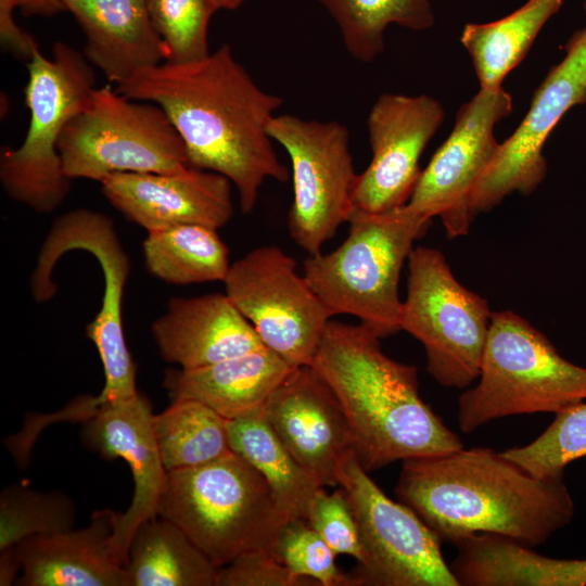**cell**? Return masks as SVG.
Returning <instances> with one entry per match:
<instances>
[{
	"label": "cell",
	"mask_w": 586,
	"mask_h": 586,
	"mask_svg": "<svg viewBox=\"0 0 586 586\" xmlns=\"http://www.w3.org/2000/svg\"><path fill=\"white\" fill-rule=\"evenodd\" d=\"M395 494L442 542L454 545L495 533L534 548L575 514L564 474L533 476L488 447L404 460Z\"/></svg>",
	"instance_id": "cell-2"
},
{
	"label": "cell",
	"mask_w": 586,
	"mask_h": 586,
	"mask_svg": "<svg viewBox=\"0 0 586 586\" xmlns=\"http://www.w3.org/2000/svg\"><path fill=\"white\" fill-rule=\"evenodd\" d=\"M316 585L295 576L270 550L245 552L218 569L216 586Z\"/></svg>",
	"instance_id": "cell-36"
},
{
	"label": "cell",
	"mask_w": 586,
	"mask_h": 586,
	"mask_svg": "<svg viewBox=\"0 0 586 586\" xmlns=\"http://www.w3.org/2000/svg\"><path fill=\"white\" fill-rule=\"evenodd\" d=\"M17 0H0V42L4 51L27 63L39 49L35 38L15 22Z\"/></svg>",
	"instance_id": "cell-37"
},
{
	"label": "cell",
	"mask_w": 586,
	"mask_h": 586,
	"mask_svg": "<svg viewBox=\"0 0 586 586\" xmlns=\"http://www.w3.org/2000/svg\"><path fill=\"white\" fill-rule=\"evenodd\" d=\"M64 174L101 182L116 173L169 174L190 167L184 143L165 111L111 85L95 88L58 143Z\"/></svg>",
	"instance_id": "cell-8"
},
{
	"label": "cell",
	"mask_w": 586,
	"mask_h": 586,
	"mask_svg": "<svg viewBox=\"0 0 586 586\" xmlns=\"http://www.w3.org/2000/svg\"><path fill=\"white\" fill-rule=\"evenodd\" d=\"M295 367L265 347L195 369H168L163 385L171 400L190 398L226 420L260 411Z\"/></svg>",
	"instance_id": "cell-23"
},
{
	"label": "cell",
	"mask_w": 586,
	"mask_h": 586,
	"mask_svg": "<svg viewBox=\"0 0 586 586\" xmlns=\"http://www.w3.org/2000/svg\"><path fill=\"white\" fill-rule=\"evenodd\" d=\"M86 38L84 54L110 82L165 60L146 0H62Z\"/></svg>",
	"instance_id": "cell-22"
},
{
	"label": "cell",
	"mask_w": 586,
	"mask_h": 586,
	"mask_svg": "<svg viewBox=\"0 0 586 586\" xmlns=\"http://www.w3.org/2000/svg\"><path fill=\"white\" fill-rule=\"evenodd\" d=\"M272 553L297 577L313 578L321 586H347V574L336 565V555L306 519L285 522Z\"/></svg>",
	"instance_id": "cell-34"
},
{
	"label": "cell",
	"mask_w": 586,
	"mask_h": 586,
	"mask_svg": "<svg viewBox=\"0 0 586 586\" xmlns=\"http://www.w3.org/2000/svg\"><path fill=\"white\" fill-rule=\"evenodd\" d=\"M336 22L346 51L369 63L384 48V31L391 24L425 30L434 24L429 0H316Z\"/></svg>",
	"instance_id": "cell-30"
},
{
	"label": "cell",
	"mask_w": 586,
	"mask_h": 586,
	"mask_svg": "<svg viewBox=\"0 0 586 586\" xmlns=\"http://www.w3.org/2000/svg\"><path fill=\"white\" fill-rule=\"evenodd\" d=\"M400 330L419 340L426 370L447 387L466 388L480 375L492 311L487 302L457 281L444 255L412 249Z\"/></svg>",
	"instance_id": "cell-9"
},
{
	"label": "cell",
	"mask_w": 586,
	"mask_h": 586,
	"mask_svg": "<svg viewBox=\"0 0 586 586\" xmlns=\"http://www.w3.org/2000/svg\"><path fill=\"white\" fill-rule=\"evenodd\" d=\"M449 564L458 586H585L586 559H556L495 533L455 544Z\"/></svg>",
	"instance_id": "cell-24"
},
{
	"label": "cell",
	"mask_w": 586,
	"mask_h": 586,
	"mask_svg": "<svg viewBox=\"0 0 586 586\" xmlns=\"http://www.w3.org/2000/svg\"><path fill=\"white\" fill-rule=\"evenodd\" d=\"M550 425L533 442L501 451L536 477L563 475L565 467L586 456V402L555 413Z\"/></svg>",
	"instance_id": "cell-32"
},
{
	"label": "cell",
	"mask_w": 586,
	"mask_h": 586,
	"mask_svg": "<svg viewBox=\"0 0 586 586\" xmlns=\"http://www.w3.org/2000/svg\"><path fill=\"white\" fill-rule=\"evenodd\" d=\"M25 16H52L65 11L62 0H17Z\"/></svg>",
	"instance_id": "cell-39"
},
{
	"label": "cell",
	"mask_w": 586,
	"mask_h": 586,
	"mask_svg": "<svg viewBox=\"0 0 586 586\" xmlns=\"http://www.w3.org/2000/svg\"><path fill=\"white\" fill-rule=\"evenodd\" d=\"M586 400V368L511 310L492 313L477 384L458 398L457 421L470 434L509 416L558 412Z\"/></svg>",
	"instance_id": "cell-6"
},
{
	"label": "cell",
	"mask_w": 586,
	"mask_h": 586,
	"mask_svg": "<svg viewBox=\"0 0 586 586\" xmlns=\"http://www.w3.org/2000/svg\"><path fill=\"white\" fill-rule=\"evenodd\" d=\"M430 220L406 204L383 213L354 207L345 241L309 255L303 276L332 316H355L380 339L390 336L400 330L402 267Z\"/></svg>",
	"instance_id": "cell-5"
},
{
	"label": "cell",
	"mask_w": 586,
	"mask_h": 586,
	"mask_svg": "<svg viewBox=\"0 0 586 586\" xmlns=\"http://www.w3.org/2000/svg\"><path fill=\"white\" fill-rule=\"evenodd\" d=\"M164 360L195 369L266 346L226 293L173 297L151 327Z\"/></svg>",
	"instance_id": "cell-20"
},
{
	"label": "cell",
	"mask_w": 586,
	"mask_h": 586,
	"mask_svg": "<svg viewBox=\"0 0 586 586\" xmlns=\"http://www.w3.org/2000/svg\"><path fill=\"white\" fill-rule=\"evenodd\" d=\"M262 413L306 471L322 486H339L340 463L355 454L354 437L336 395L311 366L295 367Z\"/></svg>",
	"instance_id": "cell-17"
},
{
	"label": "cell",
	"mask_w": 586,
	"mask_h": 586,
	"mask_svg": "<svg viewBox=\"0 0 586 586\" xmlns=\"http://www.w3.org/2000/svg\"><path fill=\"white\" fill-rule=\"evenodd\" d=\"M245 0H213L218 10H235L238 9Z\"/></svg>",
	"instance_id": "cell-40"
},
{
	"label": "cell",
	"mask_w": 586,
	"mask_h": 586,
	"mask_svg": "<svg viewBox=\"0 0 586 586\" xmlns=\"http://www.w3.org/2000/svg\"><path fill=\"white\" fill-rule=\"evenodd\" d=\"M116 511H94L87 526L28 537L15 545L22 586H129L111 538Z\"/></svg>",
	"instance_id": "cell-21"
},
{
	"label": "cell",
	"mask_w": 586,
	"mask_h": 586,
	"mask_svg": "<svg viewBox=\"0 0 586 586\" xmlns=\"http://www.w3.org/2000/svg\"><path fill=\"white\" fill-rule=\"evenodd\" d=\"M337 480L364 553L347 586H458L438 536L411 508L388 498L354 453L341 461Z\"/></svg>",
	"instance_id": "cell-11"
},
{
	"label": "cell",
	"mask_w": 586,
	"mask_h": 586,
	"mask_svg": "<svg viewBox=\"0 0 586 586\" xmlns=\"http://www.w3.org/2000/svg\"><path fill=\"white\" fill-rule=\"evenodd\" d=\"M584 8H585V11H586V0H585V2H584Z\"/></svg>",
	"instance_id": "cell-41"
},
{
	"label": "cell",
	"mask_w": 586,
	"mask_h": 586,
	"mask_svg": "<svg viewBox=\"0 0 586 586\" xmlns=\"http://www.w3.org/2000/svg\"><path fill=\"white\" fill-rule=\"evenodd\" d=\"M512 110L502 87L480 88L458 110L453 131L421 171L406 206L428 219L438 216L449 238L467 234L474 219L471 195L500 145L495 126Z\"/></svg>",
	"instance_id": "cell-14"
},
{
	"label": "cell",
	"mask_w": 586,
	"mask_h": 586,
	"mask_svg": "<svg viewBox=\"0 0 586 586\" xmlns=\"http://www.w3.org/2000/svg\"><path fill=\"white\" fill-rule=\"evenodd\" d=\"M74 250L92 254L104 279L101 307L87 326V335L98 351L104 372V385L98 399L102 406L129 400L139 394L137 369L126 343L122 316L130 263L107 216L79 208L55 219L30 278L34 298L42 303L55 295L53 269L65 253Z\"/></svg>",
	"instance_id": "cell-10"
},
{
	"label": "cell",
	"mask_w": 586,
	"mask_h": 586,
	"mask_svg": "<svg viewBox=\"0 0 586 586\" xmlns=\"http://www.w3.org/2000/svg\"><path fill=\"white\" fill-rule=\"evenodd\" d=\"M125 566L129 586H216L218 573L177 524L160 515L137 527Z\"/></svg>",
	"instance_id": "cell-25"
},
{
	"label": "cell",
	"mask_w": 586,
	"mask_h": 586,
	"mask_svg": "<svg viewBox=\"0 0 586 586\" xmlns=\"http://www.w3.org/2000/svg\"><path fill=\"white\" fill-rule=\"evenodd\" d=\"M310 366L341 403L355 455L369 473L463 447L421 398L417 368L385 355L367 326L330 320Z\"/></svg>",
	"instance_id": "cell-3"
},
{
	"label": "cell",
	"mask_w": 586,
	"mask_h": 586,
	"mask_svg": "<svg viewBox=\"0 0 586 586\" xmlns=\"http://www.w3.org/2000/svg\"><path fill=\"white\" fill-rule=\"evenodd\" d=\"M26 67L24 95L29 125L21 145L1 149L0 181L12 200L47 214L58 208L71 190L58 143L65 126L95 89L94 67L82 52L62 41L54 43L51 56L36 50Z\"/></svg>",
	"instance_id": "cell-7"
},
{
	"label": "cell",
	"mask_w": 586,
	"mask_h": 586,
	"mask_svg": "<svg viewBox=\"0 0 586 586\" xmlns=\"http://www.w3.org/2000/svg\"><path fill=\"white\" fill-rule=\"evenodd\" d=\"M100 184L106 200L148 232L186 224L217 230L233 215L232 183L215 171L116 173Z\"/></svg>",
	"instance_id": "cell-19"
},
{
	"label": "cell",
	"mask_w": 586,
	"mask_h": 586,
	"mask_svg": "<svg viewBox=\"0 0 586 586\" xmlns=\"http://www.w3.org/2000/svg\"><path fill=\"white\" fill-rule=\"evenodd\" d=\"M306 521L336 556L346 555L361 562L358 525L342 487L331 494L319 488L309 504Z\"/></svg>",
	"instance_id": "cell-35"
},
{
	"label": "cell",
	"mask_w": 586,
	"mask_h": 586,
	"mask_svg": "<svg viewBox=\"0 0 586 586\" xmlns=\"http://www.w3.org/2000/svg\"><path fill=\"white\" fill-rule=\"evenodd\" d=\"M268 132L285 149L292 163L290 234L309 255L318 254L354 209L358 174L349 151L348 129L335 120L281 114L272 117Z\"/></svg>",
	"instance_id": "cell-12"
},
{
	"label": "cell",
	"mask_w": 586,
	"mask_h": 586,
	"mask_svg": "<svg viewBox=\"0 0 586 586\" xmlns=\"http://www.w3.org/2000/svg\"><path fill=\"white\" fill-rule=\"evenodd\" d=\"M116 89L160 105L180 135L190 166L227 177L243 214L254 209L266 179L289 180L268 132L283 100L254 81L230 46L195 61H163Z\"/></svg>",
	"instance_id": "cell-1"
},
{
	"label": "cell",
	"mask_w": 586,
	"mask_h": 586,
	"mask_svg": "<svg viewBox=\"0 0 586 586\" xmlns=\"http://www.w3.org/2000/svg\"><path fill=\"white\" fill-rule=\"evenodd\" d=\"M224 283L267 348L294 367L310 366L333 316L293 257L273 245L254 249L231 264Z\"/></svg>",
	"instance_id": "cell-13"
},
{
	"label": "cell",
	"mask_w": 586,
	"mask_h": 586,
	"mask_svg": "<svg viewBox=\"0 0 586 586\" xmlns=\"http://www.w3.org/2000/svg\"><path fill=\"white\" fill-rule=\"evenodd\" d=\"M80 436L90 450L105 460L122 458L131 471L132 499L125 512L117 513L111 538L114 555L126 565L135 531L142 522L158 515L167 476L151 403L139 393L129 400L104 405L84 422Z\"/></svg>",
	"instance_id": "cell-18"
},
{
	"label": "cell",
	"mask_w": 586,
	"mask_h": 586,
	"mask_svg": "<svg viewBox=\"0 0 586 586\" xmlns=\"http://www.w3.org/2000/svg\"><path fill=\"white\" fill-rule=\"evenodd\" d=\"M586 104V28L565 44V56L548 73L515 131L502 143L477 182L470 213L497 206L507 195L531 194L547 174L543 148L552 129L573 106Z\"/></svg>",
	"instance_id": "cell-15"
},
{
	"label": "cell",
	"mask_w": 586,
	"mask_h": 586,
	"mask_svg": "<svg viewBox=\"0 0 586 586\" xmlns=\"http://www.w3.org/2000/svg\"><path fill=\"white\" fill-rule=\"evenodd\" d=\"M142 252L150 273L176 285L224 282L231 266L217 230L195 224L148 232Z\"/></svg>",
	"instance_id": "cell-28"
},
{
	"label": "cell",
	"mask_w": 586,
	"mask_h": 586,
	"mask_svg": "<svg viewBox=\"0 0 586 586\" xmlns=\"http://www.w3.org/2000/svg\"><path fill=\"white\" fill-rule=\"evenodd\" d=\"M563 0H527L509 15L485 24H466L460 41L472 59L481 89H498L526 55Z\"/></svg>",
	"instance_id": "cell-27"
},
{
	"label": "cell",
	"mask_w": 586,
	"mask_h": 586,
	"mask_svg": "<svg viewBox=\"0 0 586 586\" xmlns=\"http://www.w3.org/2000/svg\"><path fill=\"white\" fill-rule=\"evenodd\" d=\"M158 515L177 524L218 569L252 550L272 551L288 522L262 474L232 450L167 471Z\"/></svg>",
	"instance_id": "cell-4"
},
{
	"label": "cell",
	"mask_w": 586,
	"mask_h": 586,
	"mask_svg": "<svg viewBox=\"0 0 586 586\" xmlns=\"http://www.w3.org/2000/svg\"><path fill=\"white\" fill-rule=\"evenodd\" d=\"M229 446L265 479L286 519H306L309 504L321 483L283 446L262 410L227 420Z\"/></svg>",
	"instance_id": "cell-26"
},
{
	"label": "cell",
	"mask_w": 586,
	"mask_h": 586,
	"mask_svg": "<svg viewBox=\"0 0 586 586\" xmlns=\"http://www.w3.org/2000/svg\"><path fill=\"white\" fill-rule=\"evenodd\" d=\"M444 118L430 95L381 94L367 118L372 158L357 176L354 207L383 213L404 206L422 171L420 156Z\"/></svg>",
	"instance_id": "cell-16"
},
{
	"label": "cell",
	"mask_w": 586,
	"mask_h": 586,
	"mask_svg": "<svg viewBox=\"0 0 586 586\" xmlns=\"http://www.w3.org/2000/svg\"><path fill=\"white\" fill-rule=\"evenodd\" d=\"M21 573V561L16 547L0 550V585L10 586L17 583Z\"/></svg>",
	"instance_id": "cell-38"
},
{
	"label": "cell",
	"mask_w": 586,
	"mask_h": 586,
	"mask_svg": "<svg viewBox=\"0 0 586 586\" xmlns=\"http://www.w3.org/2000/svg\"><path fill=\"white\" fill-rule=\"evenodd\" d=\"M75 522V504L61 492H40L20 483L0 494V550L31 536L71 530Z\"/></svg>",
	"instance_id": "cell-31"
},
{
	"label": "cell",
	"mask_w": 586,
	"mask_h": 586,
	"mask_svg": "<svg viewBox=\"0 0 586 586\" xmlns=\"http://www.w3.org/2000/svg\"><path fill=\"white\" fill-rule=\"evenodd\" d=\"M154 431L167 471L202 466L231 451L227 420L194 399L171 400L154 415Z\"/></svg>",
	"instance_id": "cell-29"
},
{
	"label": "cell",
	"mask_w": 586,
	"mask_h": 586,
	"mask_svg": "<svg viewBox=\"0 0 586 586\" xmlns=\"http://www.w3.org/2000/svg\"><path fill=\"white\" fill-rule=\"evenodd\" d=\"M165 60L190 62L208 55V25L218 11L213 0H146Z\"/></svg>",
	"instance_id": "cell-33"
}]
</instances>
